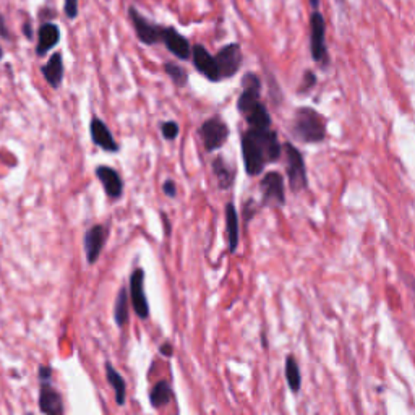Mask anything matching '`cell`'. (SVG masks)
Returning a JSON list of instances; mask_svg holds the SVG:
<instances>
[{"mask_svg": "<svg viewBox=\"0 0 415 415\" xmlns=\"http://www.w3.org/2000/svg\"><path fill=\"white\" fill-rule=\"evenodd\" d=\"M162 192H164V195H168L169 198H174L177 195V185H175L174 180H166L162 184Z\"/></svg>", "mask_w": 415, "mask_h": 415, "instance_id": "29", "label": "cell"}, {"mask_svg": "<svg viewBox=\"0 0 415 415\" xmlns=\"http://www.w3.org/2000/svg\"><path fill=\"white\" fill-rule=\"evenodd\" d=\"M285 380L292 393H299L300 386H302V375H300L299 364L294 359V355H288L285 359Z\"/></svg>", "mask_w": 415, "mask_h": 415, "instance_id": "23", "label": "cell"}, {"mask_svg": "<svg viewBox=\"0 0 415 415\" xmlns=\"http://www.w3.org/2000/svg\"><path fill=\"white\" fill-rule=\"evenodd\" d=\"M96 175L99 182L103 184L109 198H121L123 192V182L121 175L116 169L109 168V166H98Z\"/></svg>", "mask_w": 415, "mask_h": 415, "instance_id": "17", "label": "cell"}, {"mask_svg": "<svg viewBox=\"0 0 415 415\" xmlns=\"http://www.w3.org/2000/svg\"><path fill=\"white\" fill-rule=\"evenodd\" d=\"M159 352H161V354L164 355V357H173L174 349H173V346H170V344H164V346H162L161 349H159Z\"/></svg>", "mask_w": 415, "mask_h": 415, "instance_id": "32", "label": "cell"}, {"mask_svg": "<svg viewBox=\"0 0 415 415\" xmlns=\"http://www.w3.org/2000/svg\"><path fill=\"white\" fill-rule=\"evenodd\" d=\"M39 409L44 415H64V400L49 381L41 383L39 388Z\"/></svg>", "mask_w": 415, "mask_h": 415, "instance_id": "14", "label": "cell"}, {"mask_svg": "<svg viewBox=\"0 0 415 415\" xmlns=\"http://www.w3.org/2000/svg\"><path fill=\"white\" fill-rule=\"evenodd\" d=\"M170 399H173V388H170L168 381H159V383L152 386L150 393V403L152 407H164V405L170 403Z\"/></svg>", "mask_w": 415, "mask_h": 415, "instance_id": "22", "label": "cell"}, {"mask_svg": "<svg viewBox=\"0 0 415 415\" xmlns=\"http://www.w3.org/2000/svg\"><path fill=\"white\" fill-rule=\"evenodd\" d=\"M310 6H312L315 10L319 7V0H310Z\"/></svg>", "mask_w": 415, "mask_h": 415, "instance_id": "35", "label": "cell"}, {"mask_svg": "<svg viewBox=\"0 0 415 415\" xmlns=\"http://www.w3.org/2000/svg\"><path fill=\"white\" fill-rule=\"evenodd\" d=\"M0 23H2V17H0ZM3 57V51H2V46H0V59Z\"/></svg>", "mask_w": 415, "mask_h": 415, "instance_id": "36", "label": "cell"}, {"mask_svg": "<svg viewBox=\"0 0 415 415\" xmlns=\"http://www.w3.org/2000/svg\"><path fill=\"white\" fill-rule=\"evenodd\" d=\"M261 81L258 75L245 73L242 78V94L237 101L238 112L245 117L250 128L266 130L271 127V117L268 109L260 101Z\"/></svg>", "mask_w": 415, "mask_h": 415, "instance_id": "2", "label": "cell"}, {"mask_svg": "<svg viewBox=\"0 0 415 415\" xmlns=\"http://www.w3.org/2000/svg\"><path fill=\"white\" fill-rule=\"evenodd\" d=\"M106 238H107V227L101 226V224L88 229L87 233H85V251H87V260L89 265L96 263L99 256H101Z\"/></svg>", "mask_w": 415, "mask_h": 415, "instance_id": "13", "label": "cell"}, {"mask_svg": "<svg viewBox=\"0 0 415 415\" xmlns=\"http://www.w3.org/2000/svg\"><path fill=\"white\" fill-rule=\"evenodd\" d=\"M161 42L180 60H188L192 57V46L188 39L180 35L175 28L161 26Z\"/></svg>", "mask_w": 415, "mask_h": 415, "instance_id": "10", "label": "cell"}, {"mask_svg": "<svg viewBox=\"0 0 415 415\" xmlns=\"http://www.w3.org/2000/svg\"><path fill=\"white\" fill-rule=\"evenodd\" d=\"M261 195H263L265 203H273L283 206L285 202V188L284 177L279 173H268L261 179Z\"/></svg>", "mask_w": 415, "mask_h": 415, "instance_id": "11", "label": "cell"}, {"mask_svg": "<svg viewBox=\"0 0 415 415\" xmlns=\"http://www.w3.org/2000/svg\"><path fill=\"white\" fill-rule=\"evenodd\" d=\"M164 71L169 75V78L173 80V83L177 88H184L188 83V73L184 67H180L174 62H166L164 64Z\"/></svg>", "mask_w": 415, "mask_h": 415, "instance_id": "25", "label": "cell"}, {"mask_svg": "<svg viewBox=\"0 0 415 415\" xmlns=\"http://www.w3.org/2000/svg\"><path fill=\"white\" fill-rule=\"evenodd\" d=\"M310 26H312V41H310V44H312V57L317 64L321 65L323 69H326V65L329 64L326 42H324L326 23H324V18L321 13L319 12L312 13Z\"/></svg>", "mask_w": 415, "mask_h": 415, "instance_id": "7", "label": "cell"}, {"mask_svg": "<svg viewBox=\"0 0 415 415\" xmlns=\"http://www.w3.org/2000/svg\"><path fill=\"white\" fill-rule=\"evenodd\" d=\"M213 170H214V175H216L218 187L221 190H227L233 184V177H236L233 169L229 168L227 162L224 161L221 156H218L216 159L213 161Z\"/></svg>", "mask_w": 415, "mask_h": 415, "instance_id": "21", "label": "cell"}, {"mask_svg": "<svg viewBox=\"0 0 415 415\" xmlns=\"http://www.w3.org/2000/svg\"><path fill=\"white\" fill-rule=\"evenodd\" d=\"M106 376H107L109 385L112 386L114 394H116V403L118 405H123V404H125V400H127V383H125V380L122 378V375L118 373V371L114 369L111 364L106 365Z\"/></svg>", "mask_w": 415, "mask_h": 415, "instance_id": "20", "label": "cell"}, {"mask_svg": "<svg viewBox=\"0 0 415 415\" xmlns=\"http://www.w3.org/2000/svg\"><path fill=\"white\" fill-rule=\"evenodd\" d=\"M218 64V70H219V78H232L238 73L240 70L242 62H243V54H242V47L232 42V44H227L219 49V52L214 55Z\"/></svg>", "mask_w": 415, "mask_h": 415, "instance_id": "6", "label": "cell"}, {"mask_svg": "<svg viewBox=\"0 0 415 415\" xmlns=\"http://www.w3.org/2000/svg\"><path fill=\"white\" fill-rule=\"evenodd\" d=\"M42 75H44V80L47 81L51 88H60L62 81H64V73H65V67H64V57H62L60 52H55L49 57V60L46 62V65H42Z\"/></svg>", "mask_w": 415, "mask_h": 415, "instance_id": "18", "label": "cell"}, {"mask_svg": "<svg viewBox=\"0 0 415 415\" xmlns=\"http://www.w3.org/2000/svg\"><path fill=\"white\" fill-rule=\"evenodd\" d=\"M226 233L229 242V251L236 254L240 242V227H238V213L232 203L226 204Z\"/></svg>", "mask_w": 415, "mask_h": 415, "instance_id": "19", "label": "cell"}, {"mask_svg": "<svg viewBox=\"0 0 415 415\" xmlns=\"http://www.w3.org/2000/svg\"><path fill=\"white\" fill-rule=\"evenodd\" d=\"M179 132H180L179 123H177V122H174V121L164 122V123H162V125H161V133H162V136H164L168 141L175 140V138L179 136Z\"/></svg>", "mask_w": 415, "mask_h": 415, "instance_id": "26", "label": "cell"}, {"mask_svg": "<svg viewBox=\"0 0 415 415\" xmlns=\"http://www.w3.org/2000/svg\"><path fill=\"white\" fill-rule=\"evenodd\" d=\"M404 283L405 285H407L409 289V294H410V300H412L414 303V313H415V279L412 278V276H404Z\"/></svg>", "mask_w": 415, "mask_h": 415, "instance_id": "30", "label": "cell"}, {"mask_svg": "<svg viewBox=\"0 0 415 415\" xmlns=\"http://www.w3.org/2000/svg\"><path fill=\"white\" fill-rule=\"evenodd\" d=\"M292 133L303 143H321L326 138V122L315 109L300 107L295 112Z\"/></svg>", "mask_w": 415, "mask_h": 415, "instance_id": "3", "label": "cell"}, {"mask_svg": "<svg viewBox=\"0 0 415 415\" xmlns=\"http://www.w3.org/2000/svg\"><path fill=\"white\" fill-rule=\"evenodd\" d=\"M64 12L69 20H75L78 17V0H65Z\"/></svg>", "mask_w": 415, "mask_h": 415, "instance_id": "27", "label": "cell"}, {"mask_svg": "<svg viewBox=\"0 0 415 415\" xmlns=\"http://www.w3.org/2000/svg\"><path fill=\"white\" fill-rule=\"evenodd\" d=\"M89 133H91V140L96 146L107 152H117L118 145L114 138L112 132L109 130V127L104 123L101 118L94 117L91 123H89Z\"/></svg>", "mask_w": 415, "mask_h": 415, "instance_id": "15", "label": "cell"}, {"mask_svg": "<svg viewBox=\"0 0 415 415\" xmlns=\"http://www.w3.org/2000/svg\"><path fill=\"white\" fill-rule=\"evenodd\" d=\"M192 60L195 69H197L203 76H206L209 81H221L219 78V70L214 55L208 52V49L202 44H195L192 47Z\"/></svg>", "mask_w": 415, "mask_h": 415, "instance_id": "12", "label": "cell"}, {"mask_svg": "<svg viewBox=\"0 0 415 415\" xmlns=\"http://www.w3.org/2000/svg\"><path fill=\"white\" fill-rule=\"evenodd\" d=\"M130 299L138 318L146 319L150 317V305L145 295V271L140 268L133 271L130 276Z\"/></svg>", "mask_w": 415, "mask_h": 415, "instance_id": "9", "label": "cell"}, {"mask_svg": "<svg viewBox=\"0 0 415 415\" xmlns=\"http://www.w3.org/2000/svg\"><path fill=\"white\" fill-rule=\"evenodd\" d=\"M128 292L127 289H121V292L117 294L116 299V307H114V319H116L117 326H125L127 319H128Z\"/></svg>", "mask_w": 415, "mask_h": 415, "instance_id": "24", "label": "cell"}, {"mask_svg": "<svg viewBox=\"0 0 415 415\" xmlns=\"http://www.w3.org/2000/svg\"><path fill=\"white\" fill-rule=\"evenodd\" d=\"M162 221H164V226H166V233H170V224L168 221V218H166V214H162Z\"/></svg>", "mask_w": 415, "mask_h": 415, "instance_id": "34", "label": "cell"}, {"mask_svg": "<svg viewBox=\"0 0 415 415\" xmlns=\"http://www.w3.org/2000/svg\"><path fill=\"white\" fill-rule=\"evenodd\" d=\"M284 152H285V170H288L290 190H292L294 193L302 192V190L308 187L307 168H305L302 152H300L292 143H285Z\"/></svg>", "mask_w": 415, "mask_h": 415, "instance_id": "4", "label": "cell"}, {"mask_svg": "<svg viewBox=\"0 0 415 415\" xmlns=\"http://www.w3.org/2000/svg\"><path fill=\"white\" fill-rule=\"evenodd\" d=\"M128 18H130L133 28H135L138 41L146 46H152L161 41V26L154 25L150 20H146L135 7L128 8Z\"/></svg>", "mask_w": 415, "mask_h": 415, "instance_id": "8", "label": "cell"}, {"mask_svg": "<svg viewBox=\"0 0 415 415\" xmlns=\"http://www.w3.org/2000/svg\"><path fill=\"white\" fill-rule=\"evenodd\" d=\"M317 415H318V414H317Z\"/></svg>", "mask_w": 415, "mask_h": 415, "instance_id": "38", "label": "cell"}, {"mask_svg": "<svg viewBox=\"0 0 415 415\" xmlns=\"http://www.w3.org/2000/svg\"><path fill=\"white\" fill-rule=\"evenodd\" d=\"M23 35H25L28 39H33V28H31L30 23L23 25Z\"/></svg>", "mask_w": 415, "mask_h": 415, "instance_id": "33", "label": "cell"}, {"mask_svg": "<svg viewBox=\"0 0 415 415\" xmlns=\"http://www.w3.org/2000/svg\"><path fill=\"white\" fill-rule=\"evenodd\" d=\"M315 85H317V75L313 73L312 70H307L303 75V81H302V87H300V91H308V89H312Z\"/></svg>", "mask_w": 415, "mask_h": 415, "instance_id": "28", "label": "cell"}, {"mask_svg": "<svg viewBox=\"0 0 415 415\" xmlns=\"http://www.w3.org/2000/svg\"><path fill=\"white\" fill-rule=\"evenodd\" d=\"M28 415H33V414H28Z\"/></svg>", "mask_w": 415, "mask_h": 415, "instance_id": "37", "label": "cell"}, {"mask_svg": "<svg viewBox=\"0 0 415 415\" xmlns=\"http://www.w3.org/2000/svg\"><path fill=\"white\" fill-rule=\"evenodd\" d=\"M242 156L247 174L260 175L266 164L279 159L281 145L278 135L271 128H248L242 135Z\"/></svg>", "mask_w": 415, "mask_h": 415, "instance_id": "1", "label": "cell"}, {"mask_svg": "<svg viewBox=\"0 0 415 415\" xmlns=\"http://www.w3.org/2000/svg\"><path fill=\"white\" fill-rule=\"evenodd\" d=\"M60 41V28L55 23H42L37 30V44H36V55L44 57L47 52L59 44Z\"/></svg>", "mask_w": 415, "mask_h": 415, "instance_id": "16", "label": "cell"}, {"mask_svg": "<svg viewBox=\"0 0 415 415\" xmlns=\"http://www.w3.org/2000/svg\"><path fill=\"white\" fill-rule=\"evenodd\" d=\"M51 376H52V370L49 369V367H39V380H41V383H44V381H49L51 380Z\"/></svg>", "mask_w": 415, "mask_h": 415, "instance_id": "31", "label": "cell"}, {"mask_svg": "<svg viewBox=\"0 0 415 415\" xmlns=\"http://www.w3.org/2000/svg\"><path fill=\"white\" fill-rule=\"evenodd\" d=\"M200 136H202L204 150L216 151L224 146V143L229 138V127L227 123L219 117H211L204 121L200 127Z\"/></svg>", "mask_w": 415, "mask_h": 415, "instance_id": "5", "label": "cell"}]
</instances>
